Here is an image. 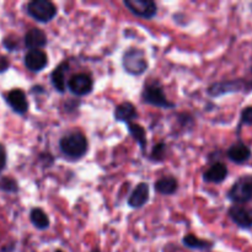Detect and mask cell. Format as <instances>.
Here are the masks:
<instances>
[{"instance_id": "cell-7", "label": "cell", "mask_w": 252, "mask_h": 252, "mask_svg": "<svg viewBox=\"0 0 252 252\" xmlns=\"http://www.w3.org/2000/svg\"><path fill=\"white\" fill-rule=\"evenodd\" d=\"M125 6L135 16L150 20L157 16L158 5L153 0H125Z\"/></svg>"}, {"instance_id": "cell-29", "label": "cell", "mask_w": 252, "mask_h": 252, "mask_svg": "<svg viewBox=\"0 0 252 252\" xmlns=\"http://www.w3.org/2000/svg\"><path fill=\"white\" fill-rule=\"evenodd\" d=\"M54 252H64V251H62V250H57V251H54Z\"/></svg>"}, {"instance_id": "cell-8", "label": "cell", "mask_w": 252, "mask_h": 252, "mask_svg": "<svg viewBox=\"0 0 252 252\" xmlns=\"http://www.w3.org/2000/svg\"><path fill=\"white\" fill-rule=\"evenodd\" d=\"M68 89L73 95L79 96H86L93 91L94 89V81L89 74L86 73H79L71 76L68 80Z\"/></svg>"}, {"instance_id": "cell-28", "label": "cell", "mask_w": 252, "mask_h": 252, "mask_svg": "<svg viewBox=\"0 0 252 252\" xmlns=\"http://www.w3.org/2000/svg\"><path fill=\"white\" fill-rule=\"evenodd\" d=\"M93 252H100V250H98V249H95Z\"/></svg>"}, {"instance_id": "cell-3", "label": "cell", "mask_w": 252, "mask_h": 252, "mask_svg": "<svg viewBox=\"0 0 252 252\" xmlns=\"http://www.w3.org/2000/svg\"><path fill=\"white\" fill-rule=\"evenodd\" d=\"M142 100L144 103L155 106L160 108H174L175 103L170 102L166 97L162 89L161 84L158 80H153L150 83L145 84L142 93Z\"/></svg>"}, {"instance_id": "cell-9", "label": "cell", "mask_w": 252, "mask_h": 252, "mask_svg": "<svg viewBox=\"0 0 252 252\" xmlns=\"http://www.w3.org/2000/svg\"><path fill=\"white\" fill-rule=\"evenodd\" d=\"M229 218L241 229L252 228V208L244 204H233L228 211Z\"/></svg>"}, {"instance_id": "cell-12", "label": "cell", "mask_w": 252, "mask_h": 252, "mask_svg": "<svg viewBox=\"0 0 252 252\" xmlns=\"http://www.w3.org/2000/svg\"><path fill=\"white\" fill-rule=\"evenodd\" d=\"M226 155H228V159L235 164H245L251 159L252 150L248 144L239 140L229 148Z\"/></svg>"}, {"instance_id": "cell-17", "label": "cell", "mask_w": 252, "mask_h": 252, "mask_svg": "<svg viewBox=\"0 0 252 252\" xmlns=\"http://www.w3.org/2000/svg\"><path fill=\"white\" fill-rule=\"evenodd\" d=\"M154 189L158 193L162 196H171L179 189V182L174 176H164L154 184Z\"/></svg>"}, {"instance_id": "cell-20", "label": "cell", "mask_w": 252, "mask_h": 252, "mask_svg": "<svg viewBox=\"0 0 252 252\" xmlns=\"http://www.w3.org/2000/svg\"><path fill=\"white\" fill-rule=\"evenodd\" d=\"M30 220H31L32 225H33L34 228L38 229V230L48 229L49 224H51L48 216H47V214L44 213L43 209L41 208L32 209L31 213H30Z\"/></svg>"}, {"instance_id": "cell-5", "label": "cell", "mask_w": 252, "mask_h": 252, "mask_svg": "<svg viewBox=\"0 0 252 252\" xmlns=\"http://www.w3.org/2000/svg\"><path fill=\"white\" fill-rule=\"evenodd\" d=\"M26 10L32 19L43 24L52 21L58 14L57 6L49 0H32L27 4Z\"/></svg>"}, {"instance_id": "cell-22", "label": "cell", "mask_w": 252, "mask_h": 252, "mask_svg": "<svg viewBox=\"0 0 252 252\" xmlns=\"http://www.w3.org/2000/svg\"><path fill=\"white\" fill-rule=\"evenodd\" d=\"M165 153H166V144L165 143H158L152 150V154H150V159L153 161H162L165 159Z\"/></svg>"}, {"instance_id": "cell-27", "label": "cell", "mask_w": 252, "mask_h": 252, "mask_svg": "<svg viewBox=\"0 0 252 252\" xmlns=\"http://www.w3.org/2000/svg\"><path fill=\"white\" fill-rule=\"evenodd\" d=\"M251 71H252V66H251ZM250 83V90H252V81H249Z\"/></svg>"}, {"instance_id": "cell-15", "label": "cell", "mask_w": 252, "mask_h": 252, "mask_svg": "<svg viewBox=\"0 0 252 252\" xmlns=\"http://www.w3.org/2000/svg\"><path fill=\"white\" fill-rule=\"evenodd\" d=\"M25 46L31 51V49H41L43 48L47 44V36L41 29H33L29 30V31L25 33L24 37Z\"/></svg>"}, {"instance_id": "cell-23", "label": "cell", "mask_w": 252, "mask_h": 252, "mask_svg": "<svg viewBox=\"0 0 252 252\" xmlns=\"http://www.w3.org/2000/svg\"><path fill=\"white\" fill-rule=\"evenodd\" d=\"M0 189H2L4 192L7 193H16L19 191V187H17L16 181L11 177H4V179L0 180Z\"/></svg>"}, {"instance_id": "cell-1", "label": "cell", "mask_w": 252, "mask_h": 252, "mask_svg": "<svg viewBox=\"0 0 252 252\" xmlns=\"http://www.w3.org/2000/svg\"><path fill=\"white\" fill-rule=\"evenodd\" d=\"M59 148L65 157L70 159H80L88 153V138L78 130L68 133L59 140Z\"/></svg>"}, {"instance_id": "cell-6", "label": "cell", "mask_w": 252, "mask_h": 252, "mask_svg": "<svg viewBox=\"0 0 252 252\" xmlns=\"http://www.w3.org/2000/svg\"><path fill=\"white\" fill-rule=\"evenodd\" d=\"M250 90V83L245 79H233V80H224L219 83H214L208 88V94L212 97L228 95V94L240 93V91Z\"/></svg>"}, {"instance_id": "cell-25", "label": "cell", "mask_w": 252, "mask_h": 252, "mask_svg": "<svg viewBox=\"0 0 252 252\" xmlns=\"http://www.w3.org/2000/svg\"><path fill=\"white\" fill-rule=\"evenodd\" d=\"M6 150L2 144H0V172L6 166Z\"/></svg>"}, {"instance_id": "cell-11", "label": "cell", "mask_w": 252, "mask_h": 252, "mask_svg": "<svg viewBox=\"0 0 252 252\" xmlns=\"http://www.w3.org/2000/svg\"><path fill=\"white\" fill-rule=\"evenodd\" d=\"M150 197V189L149 185L147 182H140L139 185L135 186L133 192L130 193L129 198H128V206L130 208L139 209L144 207L145 204L149 202Z\"/></svg>"}, {"instance_id": "cell-26", "label": "cell", "mask_w": 252, "mask_h": 252, "mask_svg": "<svg viewBox=\"0 0 252 252\" xmlns=\"http://www.w3.org/2000/svg\"><path fill=\"white\" fill-rule=\"evenodd\" d=\"M9 65L10 63L9 61H7V58H5V57H0V73L6 70V69L9 68Z\"/></svg>"}, {"instance_id": "cell-16", "label": "cell", "mask_w": 252, "mask_h": 252, "mask_svg": "<svg viewBox=\"0 0 252 252\" xmlns=\"http://www.w3.org/2000/svg\"><path fill=\"white\" fill-rule=\"evenodd\" d=\"M115 120L118 122H123L126 125L130 123L132 121H134L138 117V111L135 108V106L132 102H126L120 103V105L116 107L115 110Z\"/></svg>"}, {"instance_id": "cell-2", "label": "cell", "mask_w": 252, "mask_h": 252, "mask_svg": "<svg viewBox=\"0 0 252 252\" xmlns=\"http://www.w3.org/2000/svg\"><path fill=\"white\" fill-rule=\"evenodd\" d=\"M122 66L129 75L139 76L144 74L149 66L145 52L135 47L127 49L122 57Z\"/></svg>"}, {"instance_id": "cell-21", "label": "cell", "mask_w": 252, "mask_h": 252, "mask_svg": "<svg viewBox=\"0 0 252 252\" xmlns=\"http://www.w3.org/2000/svg\"><path fill=\"white\" fill-rule=\"evenodd\" d=\"M127 128L129 134L133 137V139L139 144L143 152H145V149H147V132H145L144 128L140 125H138V123L133 122L128 123Z\"/></svg>"}, {"instance_id": "cell-10", "label": "cell", "mask_w": 252, "mask_h": 252, "mask_svg": "<svg viewBox=\"0 0 252 252\" xmlns=\"http://www.w3.org/2000/svg\"><path fill=\"white\" fill-rule=\"evenodd\" d=\"M25 65L29 70L42 71L48 65V57L42 49H31L25 54Z\"/></svg>"}, {"instance_id": "cell-4", "label": "cell", "mask_w": 252, "mask_h": 252, "mask_svg": "<svg viewBox=\"0 0 252 252\" xmlns=\"http://www.w3.org/2000/svg\"><path fill=\"white\" fill-rule=\"evenodd\" d=\"M234 204H245L252 201V175H245L236 180L226 193Z\"/></svg>"}, {"instance_id": "cell-14", "label": "cell", "mask_w": 252, "mask_h": 252, "mask_svg": "<svg viewBox=\"0 0 252 252\" xmlns=\"http://www.w3.org/2000/svg\"><path fill=\"white\" fill-rule=\"evenodd\" d=\"M229 175V170L226 165L221 161H217L211 167L204 171L203 180L208 184H221L226 180Z\"/></svg>"}, {"instance_id": "cell-13", "label": "cell", "mask_w": 252, "mask_h": 252, "mask_svg": "<svg viewBox=\"0 0 252 252\" xmlns=\"http://www.w3.org/2000/svg\"><path fill=\"white\" fill-rule=\"evenodd\" d=\"M6 102L11 107V110L19 115H25L29 111V101L26 98V94L20 89H14L7 93Z\"/></svg>"}, {"instance_id": "cell-24", "label": "cell", "mask_w": 252, "mask_h": 252, "mask_svg": "<svg viewBox=\"0 0 252 252\" xmlns=\"http://www.w3.org/2000/svg\"><path fill=\"white\" fill-rule=\"evenodd\" d=\"M243 126H252V105L246 106L240 113V123L238 126V132H240Z\"/></svg>"}, {"instance_id": "cell-19", "label": "cell", "mask_w": 252, "mask_h": 252, "mask_svg": "<svg viewBox=\"0 0 252 252\" xmlns=\"http://www.w3.org/2000/svg\"><path fill=\"white\" fill-rule=\"evenodd\" d=\"M182 244L189 249H194V250H211L214 246L212 241L203 240L199 239L198 236L193 235V234H189L182 239Z\"/></svg>"}, {"instance_id": "cell-18", "label": "cell", "mask_w": 252, "mask_h": 252, "mask_svg": "<svg viewBox=\"0 0 252 252\" xmlns=\"http://www.w3.org/2000/svg\"><path fill=\"white\" fill-rule=\"evenodd\" d=\"M68 70V63L62 62L59 65L54 68V70L51 74V81L53 88L58 93L63 94L65 91V71Z\"/></svg>"}]
</instances>
